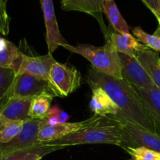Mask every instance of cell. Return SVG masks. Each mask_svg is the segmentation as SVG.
<instances>
[{"mask_svg":"<svg viewBox=\"0 0 160 160\" xmlns=\"http://www.w3.org/2000/svg\"><path fill=\"white\" fill-rule=\"evenodd\" d=\"M87 83L91 89L100 88L109 95L119 109L115 116L156 133L152 117L130 83L124 79L108 76L93 67L88 70Z\"/></svg>","mask_w":160,"mask_h":160,"instance_id":"cell-1","label":"cell"},{"mask_svg":"<svg viewBox=\"0 0 160 160\" xmlns=\"http://www.w3.org/2000/svg\"><path fill=\"white\" fill-rule=\"evenodd\" d=\"M44 144L61 148L85 144H109L121 147L122 134L117 120L112 116H108L80 131Z\"/></svg>","mask_w":160,"mask_h":160,"instance_id":"cell-2","label":"cell"},{"mask_svg":"<svg viewBox=\"0 0 160 160\" xmlns=\"http://www.w3.org/2000/svg\"><path fill=\"white\" fill-rule=\"evenodd\" d=\"M106 43L103 46H94L88 44H78L62 45L69 52L80 55L86 58L92 67L98 71L113 78L122 79V65L119 52L115 48L108 36L105 37Z\"/></svg>","mask_w":160,"mask_h":160,"instance_id":"cell-3","label":"cell"},{"mask_svg":"<svg viewBox=\"0 0 160 160\" xmlns=\"http://www.w3.org/2000/svg\"><path fill=\"white\" fill-rule=\"evenodd\" d=\"M81 81V73L76 68L56 62L49 72V92L53 97H67L80 87Z\"/></svg>","mask_w":160,"mask_h":160,"instance_id":"cell-4","label":"cell"},{"mask_svg":"<svg viewBox=\"0 0 160 160\" xmlns=\"http://www.w3.org/2000/svg\"><path fill=\"white\" fill-rule=\"evenodd\" d=\"M117 120L122 134V144L121 148H144L155 150L160 152V135L149 131L138 125L127 121L117 116H112Z\"/></svg>","mask_w":160,"mask_h":160,"instance_id":"cell-5","label":"cell"},{"mask_svg":"<svg viewBox=\"0 0 160 160\" xmlns=\"http://www.w3.org/2000/svg\"><path fill=\"white\" fill-rule=\"evenodd\" d=\"M56 61L51 54L29 56L20 52L11 67L15 75L27 73L47 81L50 68Z\"/></svg>","mask_w":160,"mask_h":160,"instance_id":"cell-6","label":"cell"},{"mask_svg":"<svg viewBox=\"0 0 160 160\" xmlns=\"http://www.w3.org/2000/svg\"><path fill=\"white\" fill-rule=\"evenodd\" d=\"M101 118L102 117L100 116L93 115L92 117L83 121L75 122V123H69V122L56 123L53 125L45 123L43 118L38 134L37 140L39 143L42 144L61 138L93 124Z\"/></svg>","mask_w":160,"mask_h":160,"instance_id":"cell-7","label":"cell"},{"mask_svg":"<svg viewBox=\"0 0 160 160\" xmlns=\"http://www.w3.org/2000/svg\"><path fill=\"white\" fill-rule=\"evenodd\" d=\"M42 123V119H28L24 121L21 131L13 140L8 143L0 144V152L5 155L40 145L37 138Z\"/></svg>","mask_w":160,"mask_h":160,"instance_id":"cell-8","label":"cell"},{"mask_svg":"<svg viewBox=\"0 0 160 160\" xmlns=\"http://www.w3.org/2000/svg\"><path fill=\"white\" fill-rule=\"evenodd\" d=\"M43 92L50 94L47 81L27 73H20L15 75L10 90L6 98L9 97L31 98Z\"/></svg>","mask_w":160,"mask_h":160,"instance_id":"cell-9","label":"cell"},{"mask_svg":"<svg viewBox=\"0 0 160 160\" xmlns=\"http://www.w3.org/2000/svg\"><path fill=\"white\" fill-rule=\"evenodd\" d=\"M119 56L122 65V79L139 88L148 89L155 85L136 57L122 53H119Z\"/></svg>","mask_w":160,"mask_h":160,"instance_id":"cell-10","label":"cell"},{"mask_svg":"<svg viewBox=\"0 0 160 160\" xmlns=\"http://www.w3.org/2000/svg\"><path fill=\"white\" fill-rule=\"evenodd\" d=\"M40 2L43 12L45 30H46L45 39H46L47 48H48L49 54L52 55L55 50L57 49L58 47L67 45L68 43L60 32L56 15H55L53 0H40Z\"/></svg>","mask_w":160,"mask_h":160,"instance_id":"cell-11","label":"cell"},{"mask_svg":"<svg viewBox=\"0 0 160 160\" xmlns=\"http://www.w3.org/2000/svg\"><path fill=\"white\" fill-rule=\"evenodd\" d=\"M31 98L9 97L0 104V117L10 120L25 121L28 120V111Z\"/></svg>","mask_w":160,"mask_h":160,"instance_id":"cell-12","label":"cell"},{"mask_svg":"<svg viewBox=\"0 0 160 160\" xmlns=\"http://www.w3.org/2000/svg\"><path fill=\"white\" fill-rule=\"evenodd\" d=\"M104 0H61V9L64 11H78L93 16L97 20L104 30V35H108L103 19L102 6Z\"/></svg>","mask_w":160,"mask_h":160,"instance_id":"cell-13","label":"cell"},{"mask_svg":"<svg viewBox=\"0 0 160 160\" xmlns=\"http://www.w3.org/2000/svg\"><path fill=\"white\" fill-rule=\"evenodd\" d=\"M133 88L152 117L156 133L160 135V88L155 85L148 89Z\"/></svg>","mask_w":160,"mask_h":160,"instance_id":"cell-14","label":"cell"},{"mask_svg":"<svg viewBox=\"0 0 160 160\" xmlns=\"http://www.w3.org/2000/svg\"><path fill=\"white\" fill-rule=\"evenodd\" d=\"M92 98L89 102V108L94 115L105 117L108 116H115L119 109L111 100L109 95L100 88L92 89Z\"/></svg>","mask_w":160,"mask_h":160,"instance_id":"cell-15","label":"cell"},{"mask_svg":"<svg viewBox=\"0 0 160 160\" xmlns=\"http://www.w3.org/2000/svg\"><path fill=\"white\" fill-rule=\"evenodd\" d=\"M136 58L154 84L160 88V57L158 52L147 48L136 51Z\"/></svg>","mask_w":160,"mask_h":160,"instance_id":"cell-16","label":"cell"},{"mask_svg":"<svg viewBox=\"0 0 160 160\" xmlns=\"http://www.w3.org/2000/svg\"><path fill=\"white\" fill-rule=\"evenodd\" d=\"M59 149L62 148L56 145L42 143L31 148L17 150L8 154L3 155L0 160H40L46 155Z\"/></svg>","mask_w":160,"mask_h":160,"instance_id":"cell-17","label":"cell"},{"mask_svg":"<svg viewBox=\"0 0 160 160\" xmlns=\"http://www.w3.org/2000/svg\"><path fill=\"white\" fill-rule=\"evenodd\" d=\"M107 36H108L111 39L117 52L122 53L132 57H136V51L145 49L147 48L130 34H121L115 31L114 32L108 31Z\"/></svg>","mask_w":160,"mask_h":160,"instance_id":"cell-18","label":"cell"},{"mask_svg":"<svg viewBox=\"0 0 160 160\" xmlns=\"http://www.w3.org/2000/svg\"><path fill=\"white\" fill-rule=\"evenodd\" d=\"M102 9L115 32L121 34H130V27L121 15L114 0H104Z\"/></svg>","mask_w":160,"mask_h":160,"instance_id":"cell-19","label":"cell"},{"mask_svg":"<svg viewBox=\"0 0 160 160\" xmlns=\"http://www.w3.org/2000/svg\"><path fill=\"white\" fill-rule=\"evenodd\" d=\"M53 96L47 92H43L33 97L31 100L28 116L30 119L45 118L50 109L52 99Z\"/></svg>","mask_w":160,"mask_h":160,"instance_id":"cell-20","label":"cell"},{"mask_svg":"<svg viewBox=\"0 0 160 160\" xmlns=\"http://www.w3.org/2000/svg\"><path fill=\"white\" fill-rule=\"evenodd\" d=\"M20 52L13 42L0 38V67L10 69Z\"/></svg>","mask_w":160,"mask_h":160,"instance_id":"cell-21","label":"cell"},{"mask_svg":"<svg viewBox=\"0 0 160 160\" xmlns=\"http://www.w3.org/2000/svg\"><path fill=\"white\" fill-rule=\"evenodd\" d=\"M24 121L10 120L0 117V144H6L14 138L21 131Z\"/></svg>","mask_w":160,"mask_h":160,"instance_id":"cell-22","label":"cell"},{"mask_svg":"<svg viewBox=\"0 0 160 160\" xmlns=\"http://www.w3.org/2000/svg\"><path fill=\"white\" fill-rule=\"evenodd\" d=\"M133 33L134 37L141 44L147 46L150 49L155 52H160V35L156 34H147L140 27L133 28Z\"/></svg>","mask_w":160,"mask_h":160,"instance_id":"cell-23","label":"cell"},{"mask_svg":"<svg viewBox=\"0 0 160 160\" xmlns=\"http://www.w3.org/2000/svg\"><path fill=\"white\" fill-rule=\"evenodd\" d=\"M15 73L11 69L0 67V103L7 97Z\"/></svg>","mask_w":160,"mask_h":160,"instance_id":"cell-24","label":"cell"},{"mask_svg":"<svg viewBox=\"0 0 160 160\" xmlns=\"http://www.w3.org/2000/svg\"><path fill=\"white\" fill-rule=\"evenodd\" d=\"M124 149L131 156L132 160H160V152L149 148L128 147Z\"/></svg>","mask_w":160,"mask_h":160,"instance_id":"cell-25","label":"cell"},{"mask_svg":"<svg viewBox=\"0 0 160 160\" xmlns=\"http://www.w3.org/2000/svg\"><path fill=\"white\" fill-rule=\"evenodd\" d=\"M9 19L6 9V4L3 0H0V33L4 36L9 34Z\"/></svg>","mask_w":160,"mask_h":160,"instance_id":"cell-26","label":"cell"},{"mask_svg":"<svg viewBox=\"0 0 160 160\" xmlns=\"http://www.w3.org/2000/svg\"><path fill=\"white\" fill-rule=\"evenodd\" d=\"M143 2L152 11L154 15L160 13V4L158 0H142Z\"/></svg>","mask_w":160,"mask_h":160,"instance_id":"cell-27","label":"cell"},{"mask_svg":"<svg viewBox=\"0 0 160 160\" xmlns=\"http://www.w3.org/2000/svg\"><path fill=\"white\" fill-rule=\"evenodd\" d=\"M155 17L157 18V20H158V24H159V28H160V13L159 14H157V15H155Z\"/></svg>","mask_w":160,"mask_h":160,"instance_id":"cell-28","label":"cell"},{"mask_svg":"<svg viewBox=\"0 0 160 160\" xmlns=\"http://www.w3.org/2000/svg\"><path fill=\"white\" fill-rule=\"evenodd\" d=\"M7 1L8 0H3V2H4L5 4H7Z\"/></svg>","mask_w":160,"mask_h":160,"instance_id":"cell-29","label":"cell"},{"mask_svg":"<svg viewBox=\"0 0 160 160\" xmlns=\"http://www.w3.org/2000/svg\"><path fill=\"white\" fill-rule=\"evenodd\" d=\"M2 156H3V154H2V153H1V152H0V159H1Z\"/></svg>","mask_w":160,"mask_h":160,"instance_id":"cell-30","label":"cell"},{"mask_svg":"<svg viewBox=\"0 0 160 160\" xmlns=\"http://www.w3.org/2000/svg\"><path fill=\"white\" fill-rule=\"evenodd\" d=\"M158 2H159V4H160V0H158Z\"/></svg>","mask_w":160,"mask_h":160,"instance_id":"cell-31","label":"cell"}]
</instances>
